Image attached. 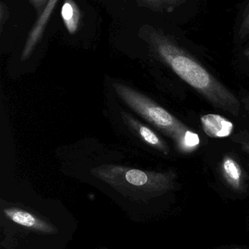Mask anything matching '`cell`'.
Returning a JSON list of instances; mask_svg holds the SVG:
<instances>
[{"label":"cell","instance_id":"obj_15","mask_svg":"<svg viewBox=\"0 0 249 249\" xmlns=\"http://www.w3.org/2000/svg\"><path fill=\"white\" fill-rule=\"evenodd\" d=\"M245 147L246 150H247V152H248V153L249 154V143H247V144L246 145Z\"/></svg>","mask_w":249,"mask_h":249},{"label":"cell","instance_id":"obj_6","mask_svg":"<svg viewBox=\"0 0 249 249\" xmlns=\"http://www.w3.org/2000/svg\"><path fill=\"white\" fill-rule=\"evenodd\" d=\"M4 213L14 223L28 228L31 231L44 233L54 232L52 225L27 211L19 208H7L4 209Z\"/></svg>","mask_w":249,"mask_h":249},{"label":"cell","instance_id":"obj_1","mask_svg":"<svg viewBox=\"0 0 249 249\" xmlns=\"http://www.w3.org/2000/svg\"><path fill=\"white\" fill-rule=\"evenodd\" d=\"M138 36L151 51L213 106L238 116L241 104L236 96L211 74L171 35L149 24L138 31Z\"/></svg>","mask_w":249,"mask_h":249},{"label":"cell","instance_id":"obj_2","mask_svg":"<svg viewBox=\"0 0 249 249\" xmlns=\"http://www.w3.org/2000/svg\"><path fill=\"white\" fill-rule=\"evenodd\" d=\"M113 87L130 109L171 138L180 153L190 155L200 147L199 135L165 108L130 86L114 83Z\"/></svg>","mask_w":249,"mask_h":249},{"label":"cell","instance_id":"obj_9","mask_svg":"<svg viewBox=\"0 0 249 249\" xmlns=\"http://www.w3.org/2000/svg\"><path fill=\"white\" fill-rule=\"evenodd\" d=\"M61 17L70 35H74L78 32L83 16L75 0H64L61 9Z\"/></svg>","mask_w":249,"mask_h":249},{"label":"cell","instance_id":"obj_14","mask_svg":"<svg viewBox=\"0 0 249 249\" xmlns=\"http://www.w3.org/2000/svg\"><path fill=\"white\" fill-rule=\"evenodd\" d=\"M244 55H245L246 58L249 61V46L245 50V51H244Z\"/></svg>","mask_w":249,"mask_h":249},{"label":"cell","instance_id":"obj_5","mask_svg":"<svg viewBox=\"0 0 249 249\" xmlns=\"http://www.w3.org/2000/svg\"><path fill=\"white\" fill-rule=\"evenodd\" d=\"M123 121L125 124L135 133L145 143L165 155H168L170 152L169 146L165 143V141L159 137L153 130L147 125L142 124L140 121L133 118L127 112H121Z\"/></svg>","mask_w":249,"mask_h":249},{"label":"cell","instance_id":"obj_3","mask_svg":"<svg viewBox=\"0 0 249 249\" xmlns=\"http://www.w3.org/2000/svg\"><path fill=\"white\" fill-rule=\"evenodd\" d=\"M90 172L116 191L134 198L167 193L174 188L177 178L172 171L155 172L111 164L95 167Z\"/></svg>","mask_w":249,"mask_h":249},{"label":"cell","instance_id":"obj_8","mask_svg":"<svg viewBox=\"0 0 249 249\" xmlns=\"http://www.w3.org/2000/svg\"><path fill=\"white\" fill-rule=\"evenodd\" d=\"M203 131L209 137L222 139L230 136L234 124L225 117L216 114H208L200 118Z\"/></svg>","mask_w":249,"mask_h":249},{"label":"cell","instance_id":"obj_12","mask_svg":"<svg viewBox=\"0 0 249 249\" xmlns=\"http://www.w3.org/2000/svg\"><path fill=\"white\" fill-rule=\"evenodd\" d=\"M36 13L37 18L43 13L50 0H28Z\"/></svg>","mask_w":249,"mask_h":249},{"label":"cell","instance_id":"obj_16","mask_svg":"<svg viewBox=\"0 0 249 249\" xmlns=\"http://www.w3.org/2000/svg\"></svg>","mask_w":249,"mask_h":249},{"label":"cell","instance_id":"obj_7","mask_svg":"<svg viewBox=\"0 0 249 249\" xmlns=\"http://www.w3.org/2000/svg\"><path fill=\"white\" fill-rule=\"evenodd\" d=\"M221 174L230 187L243 192L246 187V177L238 161L230 155H225L221 162Z\"/></svg>","mask_w":249,"mask_h":249},{"label":"cell","instance_id":"obj_10","mask_svg":"<svg viewBox=\"0 0 249 249\" xmlns=\"http://www.w3.org/2000/svg\"><path fill=\"white\" fill-rule=\"evenodd\" d=\"M140 7L158 13H171L187 0H134Z\"/></svg>","mask_w":249,"mask_h":249},{"label":"cell","instance_id":"obj_13","mask_svg":"<svg viewBox=\"0 0 249 249\" xmlns=\"http://www.w3.org/2000/svg\"><path fill=\"white\" fill-rule=\"evenodd\" d=\"M10 16L8 7L3 1L0 2V33H2L4 26Z\"/></svg>","mask_w":249,"mask_h":249},{"label":"cell","instance_id":"obj_11","mask_svg":"<svg viewBox=\"0 0 249 249\" xmlns=\"http://www.w3.org/2000/svg\"><path fill=\"white\" fill-rule=\"evenodd\" d=\"M249 35V1L244 9L240 23L238 36L241 39H244Z\"/></svg>","mask_w":249,"mask_h":249},{"label":"cell","instance_id":"obj_4","mask_svg":"<svg viewBox=\"0 0 249 249\" xmlns=\"http://www.w3.org/2000/svg\"><path fill=\"white\" fill-rule=\"evenodd\" d=\"M58 0H50L44 10L43 13L35 20L32 29L29 31L26 38V42L22 51L20 60L26 61L32 55L38 44L40 42L44 35L45 29L48 26V21L51 15L57 6Z\"/></svg>","mask_w":249,"mask_h":249}]
</instances>
